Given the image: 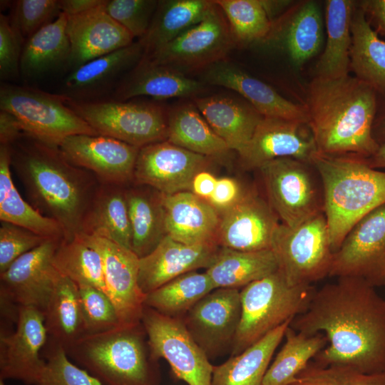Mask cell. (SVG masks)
<instances>
[{"label": "cell", "instance_id": "9a60e30c", "mask_svg": "<svg viewBox=\"0 0 385 385\" xmlns=\"http://www.w3.org/2000/svg\"><path fill=\"white\" fill-rule=\"evenodd\" d=\"M209 162L208 157L160 141L140 148L133 180L162 195L190 191L194 176Z\"/></svg>", "mask_w": 385, "mask_h": 385}, {"label": "cell", "instance_id": "f907efd6", "mask_svg": "<svg viewBox=\"0 0 385 385\" xmlns=\"http://www.w3.org/2000/svg\"><path fill=\"white\" fill-rule=\"evenodd\" d=\"M47 239L25 227L1 221L0 273L19 257L41 245Z\"/></svg>", "mask_w": 385, "mask_h": 385}, {"label": "cell", "instance_id": "e0dca14e", "mask_svg": "<svg viewBox=\"0 0 385 385\" xmlns=\"http://www.w3.org/2000/svg\"><path fill=\"white\" fill-rule=\"evenodd\" d=\"M61 240L47 239L0 273V295L43 313L59 275L53 260Z\"/></svg>", "mask_w": 385, "mask_h": 385}, {"label": "cell", "instance_id": "e575fe53", "mask_svg": "<svg viewBox=\"0 0 385 385\" xmlns=\"http://www.w3.org/2000/svg\"><path fill=\"white\" fill-rule=\"evenodd\" d=\"M0 220L46 238H64L62 228L55 220L42 215L20 195L13 183L10 148L6 145H0Z\"/></svg>", "mask_w": 385, "mask_h": 385}, {"label": "cell", "instance_id": "6125c7cd", "mask_svg": "<svg viewBox=\"0 0 385 385\" xmlns=\"http://www.w3.org/2000/svg\"><path fill=\"white\" fill-rule=\"evenodd\" d=\"M0 385H6L3 379H0Z\"/></svg>", "mask_w": 385, "mask_h": 385}, {"label": "cell", "instance_id": "4316f807", "mask_svg": "<svg viewBox=\"0 0 385 385\" xmlns=\"http://www.w3.org/2000/svg\"><path fill=\"white\" fill-rule=\"evenodd\" d=\"M204 89L202 82L179 71L140 60L118 87L115 96L119 101L141 96L160 99L188 98L197 96Z\"/></svg>", "mask_w": 385, "mask_h": 385}, {"label": "cell", "instance_id": "d590c367", "mask_svg": "<svg viewBox=\"0 0 385 385\" xmlns=\"http://www.w3.org/2000/svg\"><path fill=\"white\" fill-rule=\"evenodd\" d=\"M166 140L208 158H222L231 150L194 103L180 104L169 111Z\"/></svg>", "mask_w": 385, "mask_h": 385}, {"label": "cell", "instance_id": "b9f144b4", "mask_svg": "<svg viewBox=\"0 0 385 385\" xmlns=\"http://www.w3.org/2000/svg\"><path fill=\"white\" fill-rule=\"evenodd\" d=\"M53 262L61 274L77 285H91L106 293L102 257L78 236L61 240Z\"/></svg>", "mask_w": 385, "mask_h": 385}, {"label": "cell", "instance_id": "836d02e7", "mask_svg": "<svg viewBox=\"0 0 385 385\" xmlns=\"http://www.w3.org/2000/svg\"><path fill=\"white\" fill-rule=\"evenodd\" d=\"M68 16L61 12L25 41L20 58V73L38 77L68 62L71 46L66 33Z\"/></svg>", "mask_w": 385, "mask_h": 385}, {"label": "cell", "instance_id": "ba28073f", "mask_svg": "<svg viewBox=\"0 0 385 385\" xmlns=\"http://www.w3.org/2000/svg\"><path fill=\"white\" fill-rule=\"evenodd\" d=\"M66 103L98 135L139 148L167 139L169 111L158 103L87 101L68 96Z\"/></svg>", "mask_w": 385, "mask_h": 385}, {"label": "cell", "instance_id": "30bf717a", "mask_svg": "<svg viewBox=\"0 0 385 385\" xmlns=\"http://www.w3.org/2000/svg\"><path fill=\"white\" fill-rule=\"evenodd\" d=\"M235 46L227 20L213 1L200 21L141 60L170 67L185 74L225 60Z\"/></svg>", "mask_w": 385, "mask_h": 385}, {"label": "cell", "instance_id": "83f0119b", "mask_svg": "<svg viewBox=\"0 0 385 385\" xmlns=\"http://www.w3.org/2000/svg\"><path fill=\"white\" fill-rule=\"evenodd\" d=\"M123 187L100 184L84 217L81 234L104 237L132 250L131 225Z\"/></svg>", "mask_w": 385, "mask_h": 385}, {"label": "cell", "instance_id": "680465c9", "mask_svg": "<svg viewBox=\"0 0 385 385\" xmlns=\"http://www.w3.org/2000/svg\"><path fill=\"white\" fill-rule=\"evenodd\" d=\"M367 164L372 168H385V143L379 145L376 152L368 158H364Z\"/></svg>", "mask_w": 385, "mask_h": 385}, {"label": "cell", "instance_id": "ee69618b", "mask_svg": "<svg viewBox=\"0 0 385 385\" xmlns=\"http://www.w3.org/2000/svg\"><path fill=\"white\" fill-rule=\"evenodd\" d=\"M224 13L236 45H247L268 37L272 30L262 0H215Z\"/></svg>", "mask_w": 385, "mask_h": 385}, {"label": "cell", "instance_id": "4dcf8cb0", "mask_svg": "<svg viewBox=\"0 0 385 385\" xmlns=\"http://www.w3.org/2000/svg\"><path fill=\"white\" fill-rule=\"evenodd\" d=\"M278 270V262L272 250L248 252L220 247L215 260L205 272L215 289H238Z\"/></svg>", "mask_w": 385, "mask_h": 385}, {"label": "cell", "instance_id": "f546056e", "mask_svg": "<svg viewBox=\"0 0 385 385\" xmlns=\"http://www.w3.org/2000/svg\"><path fill=\"white\" fill-rule=\"evenodd\" d=\"M43 315L46 343L66 351L86 335L78 286L60 273Z\"/></svg>", "mask_w": 385, "mask_h": 385}, {"label": "cell", "instance_id": "11a10c76", "mask_svg": "<svg viewBox=\"0 0 385 385\" xmlns=\"http://www.w3.org/2000/svg\"><path fill=\"white\" fill-rule=\"evenodd\" d=\"M217 178L209 171L205 170L199 171L194 176L190 190L197 197L207 200L213 193Z\"/></svg>", "mask_w": 385, "mask_h": 385}, {"label": "cell", "instance_id": "91938a15", "mask_svg": "<svg viewBox=\"0 0 385 385\" xmlns=\"http://www.w3.org/2000/svg\"><path fill=\"white\" fill-rule=\"evenodd\" d=\"M262 4L270 16L274 15L277 11L285 7L289 1H264Z\"/></svg>", "mask_w": 385, "mask_h": 385}, {"label": "cell", "instance_id": "d4e9b609", "mask_svg": "<svg viewBox=\"0 0 385 385\" xmlns=\"http://www.w3.org/2000/svg\"><path fill=\"white\" fill-rule=\"evenodd\" d=\"M166 233L188 245L217 243L220 213L191 191L160 194Z\"/></svg>", "mask_w": 385, "mask_h": 385}, {"label": "cell", "instance_id": "2e32d148", "mask_svg": "<svg viewBox=\"0 0 385 385\" xmlns=\"http://www.w3.org/2000/svg\"><path fill=\"white\" fill-rule=\"evenodd\" d=\"M241 317L238 289L217 288L197 302L182 318L208 358L232 347Z\"/></svg>", "mask_w": 385, "mask_h": 385}, {"label": "cell", "instance_id": "bcb514c9", "mask_svg": "<svg viewBox=\"0 0 385 385\" xmlns=\"http://www.w3.org/2000/svg\"><path fill=\"white\" fill-rule=\"evenodd\" d=\"M77 286L86 335L120 326L116 309L106 292L91 285Z\"/></svg>", "mask_w": 385, "mask_h": 385}, {"label": "cell", "instance_id": "44dd1931", "mask_svg": "<svg viewBox=\"0 0 385 385\" xmlns=\"http://www.w3.org/2000/svg\"><path fill=\"white\" fill-rule=\"evenodd\" d=\"M278 220L267 201L247 192L235 205L220 212L217 243L240 251L271 250Z\"/></svg>", "mask_w": 385, "mask_h": 385}, {"label": "cell", "instance_id": "f35d334b", "mask_svg": "<svg viewBox=\"0 0 385 385\" xmlns=\"http://www.w3.org/2000/svg\"><path fill=\"white\" fill-rule=\"evenodd\" d=\"M132 230V251L143 257L167 235L160 193L157 190H125Z\"/></svg>", "mask_w": 385, "mask_h": 385}, {"label": "cell", "instance_id": "603a6c76", "mask_svg": "<svg viewBox=\"0 0 385 385\" xmlns=\"http://www.w3.org/2000/svg\"><path fill=\"white\" fill-rule=\"evenodd\" d=\"M104 2L81 14L67 16L68 64L74 69L134 43L133 36L106 12Z\"/></svg>", "mask_w": 385, "mask_h": 385}, {"label": "cell", "instance_id": "4fadbf2b", "mask_svg": "<svg viewBox=\"0 0 385 385\" xmlns=\"http://www.w3.org/2000/svg\"><path fill=\"white\" fill-rule=\"evenodd\" d=\"M329 277H360L385 284V203L361 218L334 252Z\"/></svg>", "mask_w": 385, "mask_h": 385}, {"label": "cell", "instance_id": "681fc988", "mask_svg": "<svg viewBox=\"0 0 385 385\" xmlns=\"http://www.w3.org/2000/svg\"><path fill=\"white\" fill-rule=\"evenodd\" d=\"M61 13L59 0H19L15 2L11 23L23 41Z\"/></svg>", "mask_w": 385, "mask_h": 385}, {"label": "cell", "instance_id": "1f68e13d", "mask_svg": "<svg viewBox=\"0 0 385 385\" xmlns=\"http://www.w3.org/2000/svg\"><path fill=\"white\" fill-rule=\"evenodd\" d=\"M144 48L140 41L116 50L74 69L64 84L71 95L88 96L106 88L117 77L142 59Z\"/></svg>", "mask_w": 385, "mask_h": 385}, {"label": "cell", "instance_id": "94428289", "mask_svg": "<svg viewBox=\"0 0 385 385\" xmlns=\"http://www.w3.org/2000/svg\"><path fill=\"white\" fill-rule=\"evenodd\" d=\"M380 130L382 131V133L385 135V118L383 119V120L381 123Z\"/></svg>", "mask_w": 385, "mask_h": 385}, {"label": "cell", "instance_id": "7dc6e473", "mask_svg": "<svg viewBox=\"0 0 385 385\" xmlns=\"http://www.w3.org/2000/svg\"><path fill=\"white\" fill-rule=\"evenodd\" d=\"M46 344V366L36 385H103L86 370L72 363L62 346Z\"/></svg>", "mask_w": 385, "mask_h": 385}, {"label": "cell", "instance_id": "5bb4252c", "mask_svg": "<svg viewBox=\"0 0 385 385\" xmlns=\"http://www.w3.org/2000/svg\"><path fill=\"white\" fill-rule=\"evenodd\" d=\"M76 236L102 257L106 294L116 309L120 325L140 324L146 295L138 284L139 257L106 238L86 234Z\"/></svg>", "mask_w": 385, "mask_h": 385}, {"label": "cell", "instance_id": "f1b7e54d", "mask_svg": "<svg viewBox=\"0 0 385 385\" xmlns=\"http://www.w3.org/2000/svg\"><path fill=\"white\" fill-rule=\"evenodd\" d=\"M292 321L282 324L224 363L213 366L212 385H262L272 357Z\"/></svg>", "mask_w": 385, "mask_h": 385}, {"label": "cell", "instance_id": "f6af8a7d", "mask_svg": "<svg viewBox=\"0 0 385 385\" xmlns=\"http://www.w3.org/2000/svg\"><path fill=\"white\" fill-rule=\"evenodd\" d=\"M291 385H385V372L365 374L348 365L309 363Z\"/></svg>", "mask_w": 385, "mask_h": 385}, {"label": "cell", "instance_id": "cb8c5ba5", "mask_svg": "<svg viewBox=\"0 0 385 385\" xmlns=\"http://www.w3.org/2000/svg\"><path fill=\"white\" fill-rule=\"evenodd\" d=\"M202 78L204 83L236 91L263 117L297 120L307 124L304 106L286 99L267 83L226 60L206 68Z\"/></svg>", "mask_w": 385, "mask_h": 385}, {"label": "cell", "instance_id": "ab89813d", "mask_svg": "<svg viewBox=\"0 0 385 385\" xmlns=\"http://www.w3.org/2000/svg\"><path fill=\"white\" fill-rule=\"evenodd\" d=\"M285 342L273 362L269 366L262 385H291L328 344L323 333L306 334L289 326L284 334Z\"/></svg>", "mask_w": 385, "mask_h": 385}, {"label": "cell", "instance_id": "d6986e66", "mask_svg": "<svg viewBox=\"0 0 385 385\" xmlns=\"http://www.w3.org/2000/svg\"><path fill=\"white\" fill-rule=\"evenodd\" d=\"M71 164L95 175L101 183L124 186L133 180L140 148L101 135H74L58 146Z\"/></svg>", "mask_w": 385, "mask_h": 385}, {"label": "cell", "instance_id": "7bdbcfd3", "mask_svg": "<svg viewBox=\"0 0 385 385\" xmlns=\"http://www.w3.org/2000/svg\"><path fill=\"white\" fill-rule=\"evenodd\" d=\"M323 42V24L317 3L303 4L292 16L284 34L285 49L295 66L317 55Z\"/></svg>", "mask_w": 385, "mask_h": 385}, {"label": "cell", "instance_id": "db71d44e", "mask_svg": "<svg viewBox=\"0 0 385 385\" xmlns=\"http://www.w3.org/2000/svg\"><path fill=\"white\" fill-rule=\"evenodd\" d=\"M19 120L11 113L0 111V143L1 145H11L24 135Z\"/></svg>", "mask_w": 385, "mask_h": 385}, {"label": "cell", "instance_id": "277c9868", "mask_svg": "<svg viewBox=\"0 0 385 385\" xmlns=\"http://www.w3.org/2000/svg\"><path fill=\"white\" fill-rule=\"evenodd\" d=\"M312 165L321 180L323 213L335 252L361 218L385 203V172L353 155L317 153Z\"/></svg>", "mask_w": 385, "mask_h": 385}, {"label": "cell", "instance_id": "ffe728a7", "mask_svg": "<svg viewBox=\"0 0 385 385\" xmlns=\"http://www.w3.org/2000/svg\"><path fill=\"white\" fill-rule=\"evenodd\" d=\"M307 123L278 118L263 117L242 153L240 162L247 169H258L278 158H289L312 165L317 153Z\"/></svg>", "mask_w": 385, "mask_h": 385}, {"label": "cell", "instance_id": "d6a6232c", "mask_svg": "<svg viewBox=\"0 0 385 385\" xmlns=\"http://www.w3.org/2000/svg\"><path fill=\"white\" fill-rule=\"evenodd\" d=\"M213 4L208 0L159 1L146 34L139 41L147 57L200 21Z\"/></svg>", "mask_w": 385, "mask_h": 385}, {"label": "cell", "instance_id": "7a4b0ae2", "mask_svg": "<svg viewBox=\"0 0 385 385\" xmlns=\"http://www.w3.org/2000/svg\"><path fill=\"white\" fill-rule=\"evenodd\" d=\"M9 148L11 168L33 207L61 226L63 240L81 234L84 217L101 184L95 175L69 163L58 148L25 134Z\"/></svg>", "mask_w": 385, "mask_h": 385}, {"label": "cell", "instance_id": "60d3db41", "mask_svg": "<svg viewBox=\"0 0 385 385\" xmlns=\"http://www.w3.org/2000/svg\"><path fill=\"white\" fill-rule=\"evenodd\" d=\"M215 289L205 272L183 274L146 295L145 306L172 317L182 319L202 298Z\"/></svg>", "mask_w": 385, "mask_h": 385}, {"label": "cell", "instance_id": "8fae6325", "mask_svg": "<svg viewBox=\"0 0 385 385\" xmlns=\"http://www.w3.org/2000/svg\"><path fill=\"white\" fill-rule=\"evenodd\" d=\"M308 163L278 158L261 165L260 170L268 202L283 224L296 226L323 212V197Z\"/></svg>", "mask_w": 385, "mask_h": 385}, {"label": "cell", "instance_id": "c3c4849f", "mask_svg": "<svg viewBox=\"0 0 385 385\" xmlns=\"http://www.w3.org/2000/svg\"><path fill=\"white\" fill-rule=\"evenodd\" d=\"M158 1L156 0H105L106 12L133 38H142L148 32Z\"/></svg>", "mask_w": 385, "mask_h": 385}, {"label": "cell", "instance_id": "484cf974", "mask_svg": "<svg viewBox=\"0 0 385 385\" xmlns=\"http://www.w3.org/2000/svg\"><path fill=\"white\" fill-rule=\"evenodd\" d=\"M194 103L203 118L229 146L240 154L263 116L252 106L231 97H197Z\"/></svg>", "mask_w": 385, "mask_h": 385}, {"label": "cell", "instance_id": "7c38bea8", "mask_svg": "<svg viewBox=\"0 0 385 385\" xmlns=\"http://www.w3.org/2000/svg\"><path fill=\"white\" fill-rule=\"evenodd\" d=\"M142 324L153 359H164L188 385H212L213 366L187 330L182 319L145 306Z\"/></svg>", "mask_w": 385, "mask_h": 385}, {"label": "cell", "instance_id": "9f6ffc18", "mask_svg": "<svg viewBox=\"0 0 385 385\" xmlns=\"http://www.w3.org/2000/svg\"><path fill=\"white\" fill-rule=\"evenodd\" d=\"M360 8L371 17L376 26L377 34L385 36V0L362 1Z\"/></svg>", "mask_w": 385, "mask_h": 385}, {"label": "cell", "instance_id": "be15d7a7", "mask_svg": "<svg viewBox=\"0 0 385 385\" xmlns=\"http://www.w3.org/2000/svg\"><path fill=\"white\" fill-rule=\"evenodd\" d=\"M384 286L385 287V284H384Z\"/></svg>", "mask_w": 385, "mask_h": 385}, {"label": "cell", "instance_id": "74e56055", "mask_svg": "<svg viewBox=\"0 0 385 385\" xmlns=\"http://www.w3.org/2000/svg\"><path fill=\"white\" fill-rule=\"evenodd\" d=\"M354 6V1L350 0L327 1V38L324 51L316 65L317 76L339 78L348 75Z\"/></svg>", "mask_w": 385, "mask_h": 385}, {"label": "cell", "instance_id": "6da1fadb", "mask_svg": "<svg viewBox=\"0 0 385 385\" xmlns=\"http://www.w3.org/2000/svg\"><path fill=\"white\" fill-rule=\"evenodd\" d=\"M289 326L326 336L328 345L314 357L317 364L385 372V299L362 278L339 277L316 289L307 309Z\"/></svg>", "mask_w": 385, "mask_h": 385}, {"label": "cell", "instance_id": "8d00e7d4", "mask_svg": "<svg viewBox=\"0 0 385 385\" xmlns=\"http://www.w3.org/2000/svg\"><path fill=\"white\" fill-rule=\"evenodd\" d=\"M350 66L356 77L385 95V41L381 40L360 9L351 20Z\"/></svg>", "mask_w": 385, "mask_h": 385}, {"label": "cell", "instance_id": "3957f363", "mask_svg": "<svg viewBox=\"0 0 385 385\" xmlns=\"http://www.w3.org/2000/svg\"><path fill=\"white\" fill-rule=\"evenodd\" d=\"M304 107L317 153L368 158L378 150L372 133L376 91L356 77L317 76Z\"/></svg>", "mask_w": 385, "mask_h": 385}, {"label": "cell", "instance_id": "f5cc1de1", "mask_svg": "<svg viewBox=\"0 0 385 385\" xmlns=\"http://www.w3.org/2000/svg\"><path fill=\"white\" fill-rule=\"evenodd\" d=\"M246 192L237 180L220 178H217L215 190L207 201L220 213L235 205Z\"/></svg>", "mask_w": 385, "mask_h": 385}, {"label": "cell", "instance_id": "6f0895ef", "mask_svg": "<svg viewBox=\"0 0 385 385\" xmlns=\"http://www.w3.org/2000/svg\"><path fill=\"white\" fill-rule=\"evenodd\" d=\"M103 0H60L61 11L68 16L86 12L99 6Z\"/></svg>", "mask_w": 385, "mask_h": 385}, {"label": "cell", "instance_id": "8992f818", "mask_svg": "<svg viewBox=\"0 0 385 385\" xmlns=\"http://www.w3.org/2000/svg\"><path fill=\"white\" fill-rule=\"evenodd\" d=\"M315 291L312 284H289L279 270L244 287L240 291L241 317L232 356L304 313Z\"/></svg>", "mask_w": 385, "mask_h": 385}, {"label": "cell", "instance_id": "9c48e42d", "mask_svg": "<svg viewBox=\"0 0 385 385\" xmlns=\"http://www.w3.org/2000/svg\"><path fill=\"white\" fill-rule=\"evenodd\" d=\"M271 250L289 284H312L329 276L334 252L323 212L296 225L279 223Z\"/></svg>", "mask_w": 385, "mask_h": 385}, {"label": "cell", "instance_id": "816d5d0a", "mask_svg": "<svg viewBox=\"0 0 385 385\" xmlns=\"http://www.w3.org/2000/svg\"><path fill=\"white\" fill-rule=\"evenodd\" d=\"M11 20L0 15V77L9 79L20 73L21 43Z\"/></svg>", "mask_w": 385, "mask_h": 385}, {"label": "cell", "instance_id": "5b68a950", "mask_svg": "<svg viewBox=\"0 0 385 385\" xmlns=\"http://www.w3.org/2000/svg\"><path fill=\"white\" fill-rule=\"evenodd\" d=\"M142 323L87 334L66 354L103 385H158L155 361Z\"/></svg>", "mask_w": 385, "mask_h": 385}, {"label": "cell", "instance_id": "7402d4cb", "mask_svg": "<svg viewBox=\"0 0 385 385\" xmlns=\"http://www.w3.org/2000/svg\"><path fill=\"white\" fill-rule=\"evenodd\" d=\"M219 249L216 242L188 245L167 235L153 251L139 258L140 288L147 295L183 274L207 269Z\"/></svg>", "mask_w": 385, "mask_h": 385}, {"label": "cell", "instance_id": "52a82bcc", "mask_svg": "<svg viewBox=\"0 0 385 385\" xmlns=\"http://www.w3.org/2000/svg\"><path fill=\"white\" fill-rule=\"evenodd\" d=\"M0 108L19 120L24 133L51 147L74 135H98L66 103V96L4 84Z\"/></svg>", "mask_w": 385, "mask_h": 385}, {"label": "cell", "instance_id": "ac0fdd59", "mask_svg": "<svg viewBox=\"0 0 385 385\" xmlns=\"http://www.w3.org/2000/svg\"><path fill=\"white\" fill-rule=\"evenodd\" d=\"M47 339L43 313L21 307L15 329L0 333V379L36 385L46 366L40 352Z\"/></svg>", "mask_w": 385, "mask_h": 385}]
</instances>
